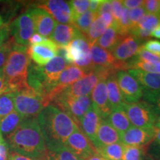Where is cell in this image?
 Instances as JSON below:
<instances>
[{"label": "cell", "instance_id": "1", "mask_svg": "<svg viewBox=\"0 0 160 160\" xmlns=\"http://www.w3.org/2000/svg\"><path fill=\"white\" fill-rule=\"evenodd\" d=\"M37 120L48 151L65 147L68 137L79 128L70 116L51 105L44 108Z\"/></svg>", "mask_w": 160, "mask_h": 160}, {"label": "cell", "instance_id": "2", "mask_svg": "<svg viewBox=\"0 0 160 160\" xmlns=\"http://www.w3.org/2000/svg\"><path fill=\"white\" fill-rule=\"evenodd\" d=\"M10 152L36 160H45L48 149L37 117L25 119L5 139Z\"/></svg>", "mask_w": 160, "mask_h": 160}, {"label": "cell", "instance_id": "3", "mask_svg": "<svg viewBox=\"0 0 160 160\" xmlns=\"http://www.w3.org/2000/svg\"><path fill=\"white\" fill-rule=\"evenodd\" d=\"M27 51L28 48L15 45L2 68L5 79L11 93L30 88L27 79L31 62Z\"/></svg>", "mask_w": 160, "mask_h": 160}, {"label": "cell", "instance_id": "4", "mask_svg": "<svg viewBox=\"0 0 160 160\" xmlns=\"http://www.w3.org/2000/svg\"><path fill=\"white\" fill-rule=\"evenodd\" d=\"M68 65H75L86 73L93 68L91 62V46L85 35L77 31L73 39L65 47L59 48V53Z\"/></svg>", "mask_w": 160, "mask_h": 160}, {"label": "cell", "instance_id": "5", "mask_svg": "<svg viewBox=\"0 0 160 160\" xmlns=\"http://www.w3.org/2000/svg\"><path fill=\"white\" fill-rule=\"evenodd\" d=\"M123 109L131 125L142 128H154L156 122L160 116V112L155 106L144 100H139L137 102H126Z\"/></svg>", "mask_w": 160, "mask_h": 160}, {"label": "cell", "instance_id": "6", "mask_svg": "<svg viewBox=\"0 0 160 160\" xmlns=\"http://www.w3.org/2000/svg\"><path fill=\"white\" fill-rule=\"evenodd\" d=\"M14 109L23 119L37 117L42 111L43 99L31 88L13 93Z\"/></svg>", "mask_w": 160, "mask_h": 160}, {"label": "cell", "instance_id": "7", "mask_svg": "<svg viewBox=\"0 0 160 160\" xmlns=\"http://www.w3.org/2000/svg\"><path fill=\"white\" fill-rule=\"evenodd\" d=\"M51 105L67 113L79 126L80 120L92 107V101L91 96L71 97L59 95Z\"/></svg>", "mask_w": 160, "mask_h": 160}, {"label": "cell", "instance_id": "8", "mask_svg": "<svg viewBox=\"0 0 160 160\" xmlns=\"http://www.w3.org/2000/svg\"><path fill=\"white\" fill-rule=\"evenodd\" d=\"M11 36L16 45L28 48L29 40L35 33V26L29 8L10 22Z\"/></svg>", "mask_w": 160, "mask_h": 160}, {"label": "cell", "instance_id": "9", "mask_svg": "<svg viewBox=\"0 0 160 160\" xmlns=\"http://www.w3.org/2000/svg\"><path fill=\"white\" fill-rule=\"evenodd\" d=\"M67 62L65 59L60 55H57L51 62L44 66H39L40 76L42 78V85L45 92L44 97V105L46 107V101L51 92L57 84L60 74L65 68Z\"/></svg>", "mask_w": 160, "mask_h": 160}, {"label": "cell", "instance_id": "10", "mask_svg": "<svg viewBox=\"0 0 160 160\" xmlns=\"http://www.w3.org/2000/svg\"><path fill=\"white\" fill-rule=\"evenodd\" d=\"M128 72L142 87L144 101L151 104L156 97L160 94V73H147L135 69Z\"/></svg>", "mask_w": 160, "mask_h": 160}, {"label": "cell", "instance_id": "11", "mask_svg": "<svg viewBox=\"0 0 160 160\" xmlns=\"http://www.w3.org/2000/svg\"><path fill=\"white\" fill-rule=\"evenodd\" d=\"M33 5L47 12L59 24L72 25L73 17L68 2L62 0H47L38 2Z\"/></svg>", "mask_w": 160, "mask_h": 160}, {"label": "cell", "instance_id": "12", "mask_svg": "<svg viewBox=\"0 0 160 160\" xmlns=\"http://www.w3.org/2000/svg\"><path fill=\"white\" fill-rule=\"evenodd\" d=\"M117 80L120 92L126 102H137L141 100L143 97L142 87L128 72H117Z\"/></svg>", "mask_w": 160, "mask_h": 160}, {"label": "cell", "instance_id": "13", "mask_svg": "<svg viewBox=\"0 0 160 160\" xmlns=\"http://www.w3.org/2000/svg\"><path fill=\"white\" fill-rule=\"evenodd\" d=\"M86 72L80 68L75 65H67L65 69L62 72L59 79L56 84L53 91L51 92L47 101L46 105H49L52 102L59 96L63 91L82 78L86 74Z\"/></svg>", "mask_w": 160, "mask_h": 160}, {"label": "cell", "instance_id": "14", "mask_svg": "<svg viewBox=\"0 0 160 160\" xmlns=\"http://www.w3.org/2000/svg\"><path fill=\"white\" fill-rule=\"evenodd\" d=\"M59 46L51 39H46L42 42L28 47V54L33 62L39 66H44L57 57Z\"/></svg>", "mask_w": 160, "mask_h": 160}, {"label": "cell", "instance_id": "15", "mask_svg": "<svg viewBox=\"0 0 160 160\" xmlns=\"http://www.w3.org/2000/svg\"><path fill=\"white\" fill-rule=\"evenodd\" d=\"M65 147L83 160L89 156L97 153L94 146L80 128L76 130L70 136L66 141Z\"/></svg>", "mask_w": 160, "mask_h": 160}, {"label": "cell", "instance_id": "16", "mask_svg": "<svg viewBox=\"0 0 160 160\" xmlns=\"http://www.w3.org/2000/svg\"><path fill=\"white\" fill-rule=\"evenodd\" d=\"M91 62L93 67L110 68L117 71H127V62H119L115 59L111 51L99 47L97 44L91 46Z\"/></svg>", "mask_w": 160, "mask_h": 160}, {"label": "cell", "instance_id": "17", "mask_svg": "<svg viewBox=\"0 0 160 160\" xmlns=\"http://www.w3.org/2000/svg\"><path fill=\"white\" fill-rule=\"evenodd\" d=\"M99 76L93 71L88 72L82 78L67 88L59 95L71 97H80L90 96L95 86L99 82Z\"/></svg>", "mask_w": 160, "mask_h": 160}, {"label": "cell", "instance_id": "18", "mask_svg": "<svg viewBox=\"0 0 160 160\" xmlns=\"http://www.w3.org/2000/svg\"><path fill=\"white\" fill-rule=\"evenodd\" d=\"M143 44L134 36L128 34L119 40L111 53L117 61L127 62L137 55L138 51Z\"/></svg>", "mask_w": 160, "mask_h": 160}, {"label": "cell", "instance_id": "19", "mask_svg": "<svg viewBox=\"0 0 160 160\" xmlns=\"http://www.w3.org/2000/svg\"><path fill=\"white\" fill-rule=\"evenodd\" d=\"M156 128H142L132 126L121 135V142L128 146L150 145L153 142Z\"/></svg>", "mask_w": 160, "mask_h": 160}, {"label": "cell", "instance_id": "20", "mask_svg": "<svg viewBox=\"0 0 160 160\" xmlns=\"http://www.w3.org/2000/svg\"><path fill=\"white\" fill-rule=\"evenodd\" d=\"M33 22L35 31L45 38H51L57 25V22L44 10L39 8L32 4L29 8Z\"/></svg>", "mask_w": 160, "mask_h": 160}, {"label": "cell", "instance_id": "21", "mask_svg": "<svg viewBox=\"0 0 160 160\" xmlns=\"http://www.w3.org/2000/svg\"><path fill=\"white\" fill-rule=\"evenodd\" d=\"M92 107L99 113L102 119H107L112 109L108 99L106 79H100L91 93Z\"/></svg>", "mask_w": 160, "mask_h": 160}, {"label": "cell", "instance_id": "22", "mask_svg": "<svg viewBox=\"0 0 160 160\" xmlns=\"http://www.w3.org/2000/svg\"><path fill=\"white\" fill-rule=\"evenodd\" d=\"M121 142V135L113 128L107 119H102L98 128L96 141L93 146L96 149L101 148L106 145Z\"/></svg>", "mask_w": 160, "mask_h": 160}, {"label": "cell", "instance_id": "23", "mask_svg": "<svg viewBox=\"0 0 160 160\" xmlns=\"http://www.w3.org/2000/svg\"><path fill=\"white\" fill-rule=\"evenodd\" d=\"M101 121L102 118L93 107L88 110L79 121V128L91 142L93 145L95 143L97 132Z\"/></svg>", "mask_w": 160, "mask_h": 160}, {"label": "cell", "instance_id": "24", "mask_svg": "<svg viewBox=\"0 0 160 160\" xmlns=\"http://www.w3.org/2000/svg\"><path fill=\"white\" fill-rule=\"evenodd\" d=\"M106 88H107L108 99L112 111L121 108H123L126 101L124 99L120 92L117 80V73L110 76L106 79Z\"/></svg>", "mask_w": 160, "mask_h": 160}, {"label": "cell", "instance_id": "25", "mask_svg": "<svg viewBox=\"0 0 160 160\" xmlns=\"http://www.w3.org/2000/svg\"><path fill=\"white\" fill-rule=\"evenodd\" d=\"M77 30L72 25L57 23L51 39L59 48H62L71 42L77 33Z\"/></svg>", "mask_w": 160, "mask_h": 160}, {"label": "cell", "instance_id": "26", "mask_svg": "<svg viewBox=\"0 0 160 160\" xmlns=\"http://www.w3.org/2000/svg\"><path fill=\"white\" fill-rule=\"evenodd\" d=\"M122 37L123 36L120 33L117 24L113 23L111 27L108 28L105 30L96 44L107 51L109 50V51H111V50L115 47Z\"/></svg>", "mask_w": 160, "mask_h": 160}, {"label": "cell", "instance_id": "27", "mask_svg": "<svg viewBox=\"0 0 160 160\" xmlns=\"http://www.w3.org/2000/svg\"><path fill=\"white\" fill-rule=\"evenodd\" d=\"M107 121L113 126V128L117 130L120 135L133 126L130 122L126 112L122 108L113 110L107 118Z\"/></svg>", "mask_w": 160, "mask_h": 160}, {"label": "cell", "instance_id": "28", "mask_svg": "<svg viewBox=\"0 0 160 160\" xmlns=\"http://www.w3.org/2000/svg\"><path fill=\"white\" fill-rule=\"evenodd\" d=\"M23 119L13 111L0 120V140L5 139L17 128Z\"/></svg>", "mask_w": 160, "mask_h": 160}, {"label": "cell", "instance_id": "29", "mask_svg": "<svg viewBox=\"0 0 160 160\" xmlns=\"http://www.w3.org/2000/svg\"><path fill=\"white\" fill-rule=\"evenodd\" d=\"M125 145L122 142L111 144L97 149V153L107 160H122Z\"/></svg>", "mask_w": 160, "mask_h": 160}, {"label": "cell", "instance_id": "30", "mask_svg": "<svg viewBox=\"0 0 160 160\" xmlns=\"http://www.w3.org/2000/svg\"><path fill=\"white\" fill-rule=\"evenodd\" d=\"M107 28L108 26L101 16H97L88 31L87 33L85 35L86 39L88 41L90 46L96 44L99 38L102 35V33Z\"/></svg>", "mask_w": 160, "mask_h": 160}, {"label": "cell", "instance_id": "31", "mask_svg": "<svg viewBox=\"0 0 160 160\" xmlns=\"http://www.w3.org/2000/svg\"><path fill=\"white\" fill-rule=\"evenodd\" d=\"M97 14L91 11H88L84 14L81 15L72 22V25L82 34L85 35L88 31L90 27L97 18Z\"/></svg>", "mask_w": 160, "mask_h": 160}, {"label": "cell", "instance_id": "32", "mask_svg": "<svg viewBox=\"0 0 160 160\" xmlns=\"http://www.w3.org/2000/svg\"><path fill=\"white\" fill-rule=\"evenodd\" d=\"M149 145L128 146L124 150L122 160H143L148 154Z\"/></svg>", "mask_w": 160, "mask_h": 160}, {"label": "cell", "instance_id": "33", "mask_svg": "<svg viewBox=\"0 0 160 160\" xmlns=\"http://www.w3.org/2000/svg\"><path fill=\"white\" fill-rule=\"evenodd\" d=\"M45 160H83L77 157L74 153L63 147L54 151H48Z\"/></svg>", "mask_w": 160, "mask_h": 160}, {"label": "cell", "instance_id": "34", "mask_svg": "<svg viewBox=\"0 0 160 160\" xmlns=\"http://www.w3.org/2000/svg\"><path fill=\"white\" fill-rule=\"evenodd\" d=\"M14 111L13 93L0 95V120Z\"/></svg>", "mask_w": 160, "mask_h": 160}, {"label": "cell", "instance_id": "35", "mask_svg": "<svg viewBox=\"0 0 160 160\" xmlns=\"http://www.w3.org/2000/svg\"><path fill=\"white\" fill-rule=\"evenodd\" d=\"M160 25V17L157 15L146 13L138 23L137 28L152 32Z\"/></svg>", "mask_w": 160, "mask_h": 160}, {"label": "cell", "instance_id": "36", "mask_svg": "<svg viewBox=\"0 0 160 160\" xmlns=\"http://www.w3.org/2000/svg\"><path fill=\"white\" fill-rule=\"evenodd\" d=\"M68 2L71 6L73 21L86 13L90 5L89 0H73Z\"/></svg>", "mask_w": 160, "mask_h": 160}, {"label": "cell", "instance_id": "37", "mask_svg": "<svg viewBox=\"0 0 160 160\" xmlns=\"http://www.w3.org/2000/svg\"><path fill=\"white\" fill-rule=\"evenodd\" d=\"M15 45L14 40L12 39V37H10L8 40L0 48V70L3 68L10 53L13 50Z\"/></svg>", "mask_w": 160, "mask_h": 160}, {"label": "cell", "instance_id": "38", "mask_svg": "<svg viewBox=\"0 0 160 160\" xmlns=\"http://www.w3.org/2000/svg\"><path fill=\"white\" fill-rule=\"evenodd\" d=\"M135 59L139 62H143L154 63L160 62V56L153 54L151 52L145 51L141 46L138 51L137 55L135 57Z\"/></svg>", "mask_w": 160, "mask_h": 160}, {"label": "cell", "instance_id": "39", "mask_svg": "<svg viewBox=\"0 0 160 160\" xmlns=\"http://www.w3.org/2000/svg\"><path fill=\"white\" fill-rule=\"evenodd\" d=\"M145 14L146 12L142 7L137 8L133 9L129 11V17L130 22H131V31L137 28L138 23L139 22V21L142 19V18Z\"/></svg>", "mask_w": 160, "mask_h": 160}, {"label": "cell", "instance_id": "40", "mask_svg": "<svg viewBox=\"0 0 160 160\" xmlns=\"http://www.w3.org/2000/svg\"><path fill=\"white\" fill-rule=\"evenodd\" d=\"M142 8L146 13L157 15L160 17V5L158 0H146L143 2Z\"/></svg>", "mask_w": 160, "mask_h": 160}, {"label": "cell", "instance_id": "41", "mask_svg": "<svg viewBox=\"0 0 160 160\" xmlns=\"http://www.w3.org/2000/svg\"><path fill=\"white\" fill-rule=\"evenodd\" d=\"M111 7L112 16H113L115 23H117L122 14L125 7L122 5V2L119 1V0H113V1H111Z\"/></svg>", "mask_w": 160, "mask_h": 160}, {"label": "cell", "instance_id": "42", "mask_svg": "<svg viewBox=\"0 0 160 160\" xmlns=\"http://www.w3.org/2000/svg\"><path fill=\"white\" fill-rule=\"evenodd\" d=\"M142 47L145 51L151 52L153 54L160 56V41L159 40L150 39L145 43H143Z\"/></svg>", "mask_w": 160, "mask_h": 160}, {"label": "cell", "instance_id": "43", "mask_svg": "<svg viewBox=\"0 0 160 160\" xmlns=\"http://www.w3.org/2000/svg\"><path fill=\"white\" fill-rule=\"evenodd\" d=\"M151 31H145V30H142L136 28L133 30H132L131 32V34L133 35L139 41L141 42L143 44L144 42L148 41L152 37H151Z\"/></svg>", "mask_w": 160, "mask_h": 160}, {"label": "cell", "instance_id": "44", "mask_svg": "<svg viewBox=\"0 0 160 160\" xmlns=\"http://www.w3.org/2000/svg\"><path fill=\"white\" fill-rule=\"evenodd\" d=\"M11 37V28L10 22L4 23L2 27H0V48L5 44Z\"/></svg>", "mask_w": 160, "mask_h": 160}, {"label": "cell", "instance_id": "45", "mask_svg": "<svg viewBox=\"0 0 160 160\" xmlns=\"http://www.w3.org/2000/svg\"><path fill=\"white\" fill-rule=\"evenodd\" d=\"M104 13H110L112 14V7H111V1L110 0H103L100 5L99 11H98L97 15L100 16Z\"/></svg>", "mask_w": 160, "mask_h": 160}, {"label": "cell", "instance_id": "46", "mask_svg": "<svg viewBox=\"0 0 160 160\" xmlns=\"http://www.w3.org/2000/svg\"><path fill=\"white\" fill-rule=\"evenodd\" d=\"M122 2V5L125 8L127 9H135L137 8L142 7L143 2L142 0H124Z\"/></svg>", "mask_w": 160, "mask_h": 160}, {"label": "cell", "instance_id": "47", "mask_svg": "<svg viewBox=\"0 0 160 160\" xmlns=\"http://www.w3.org/2000/svg\"><path fill=\"white\" fill-rule=\"evenodd\" d=\"M5 93H11V92H10V90L6 83L2 69H1L0 70V95Z\"/></svg>", "mask_w": 160, "mask_h": 160}, {"label": "cell", "instance_id": "48", "mask_svg": "<svg viewBox=\"0 0 160 160\" xmlns=\"http://www.w3.org/2000/svg\"><path fill=\"white\" fill-rule=\"evenodd\" d=\"M47 39V38H45L42 36H41L39 33H36L31 37V39L29 40V46L30 45H37V44H39L42 42L43 41Z\"/></svg>", "mask_w": 160, "mask_h": 160}, {"label": "cell", "instance_id": "49", "mask_svg": "<svg viewBox=\"0 0 160 160\" xmlns=\"http://www.w3.org/2000/svg\"><path fill=\"white\" fill-rule=\"evenodd\" d=\"M102 1L103 0H91L89 5L90 9H91L90 11L97 14L98 11H99V8Z\"/></svg>", "mask_w": 160, "mask_h": 160}, {"label": "cell", "instance_id": "50", "mask_svg": "<svg viewBox=\"0 0 160 160\" xmlns=\"http://www.w3.org/2000/svg\"><path fill=\"white\" fill-rule=\"evenodd\" d=\"M7 160H36L33 159H31V158L25 157V156L18 154V153H13V152H10L8 157Z\"/></svg>", "mask_w": 160, "mask_h": 160}, {"label": "cell", "instance_id": "51", "mask_svg": "<svg viewBox=\"0 0 160 160\" xmlns=\"http://www.w3.org/2000/svg\"><path fill=\"white\" fill-rule=\"evenodd\" d=\"M84 160H105L104 158H102L100 156L99 153H94V154L89 156L88 157H87L86 159H85Z\"/></svg>", "mask_w": 160, "mask_h": 160}, {"label": "cell", "instance_id": "52", "mask_svg": "<svg viewBox=\"0 0 160 160\" xmlns=\"http://www.w3.org/2000/svg\"><path fill=\"white\" fill-rule=\"evenodd\" d=\"M151 105L155 106L156 108L160 112V94L158 95L157 97H156L155 99H153V102L151 103Z\"/></svg>", "mask_w": 160, "mask_h": 160}, {"label": "cell", "instance_id": "53", "mask_svg": "<svg viewBox=\"0 0 160 160\" xmlns=\"http://www.w3.org/2000/svg\"><path fill=\"white\" fill-rule=\"evenodd\" d=\"M151 37L160 39V25L153 30L151 33Z\"/></svg>", "mask_w": 160, "mask_h": 160}, {"label": "cell", "instance_id": "54", "mask_svg": "<svg viewBox=\"0 0 160 160\" xmlns=\"http://www.w3.org/2000/svg\"><path fill=\"white\" fill-rule=\"evenodd\" d=\"M153 141L157 143H160V129H156V133Z\"/></svg>", "mask_w": 160, "mask_h": 160}, {"label": "cell", "instance_id": "55", "mask_svg": "<svg viewBox=\"0 0 160 160\" xmlns=\"http://www.w3.org/2000/svg\"><path fill=\"white\" fill-rule=\"evenodd\" d=\"M154 128L156 129H160V116L158 117L157 122H156V123L154 125Z\"/></svg>", "mask_w": 160, "mask_h": 160}, {"label": "cell", "instance_id": "56", "mask_svg": "<svg viewBox=\"0 0 160 160\" xmlns=\"http://www.w3.org/2000/svg\"><path fill=\"white\" fill-rule=\"evenodd\" d=\"M143 160H157V159H156L155 158H153L151 155H150L148 153V154L145 156V157L144 158Z\"/></svg>", "mask_w": 160, "mask_h": 160}, {"label": "cell", "instance_id": "57", "mask_svg": "<svg viewBox=\"0 0 160 160\" xmlns=\"http://www.w3.org/2000/svg\"><path fill=\"white\" fill-rule=\"evenodd\" d=\"M3 24H4V22L2 19V17L1 15H0V27H2V26L3 25Z\"/></svg>", "mask_w": 160, "mask_h": 160}, {"label": "cell", "instance_id": "58", "mask_svg": "<svg viewBox=\"0 0 160 160\" xmlns=\"http://www.w3.org/2000/svg\"><path fill=\"white\" fill-rule=\"evenodd\" d=\"M0 160H6V159H4V158L0 157Z\"/></svg>", "mask_w": 160, "mask_h": 160}, {"label": "cell", "instance_id": "59", "mask_svg": "<svg viewBox=\"0 0 160 160\" xmlns=\"http://www.w3.org/2000/svg\"><path fill=\"white\" fill-rule=\"evenodd\" d=\"M159 5H160V1H159Z\"/></svg>", "mask_w": 160, "mask_h": 160}, {"label": "cell", "instance_id": "60", "mask_svg": "<svg viewBox=\"0 0 160 160\" xmlns=\"http://www.w3.org/2000/svg\"><path fill=\"white\" fill-rule=\"evenodd\" d=\"M105 160H107V159H105Z\"/></svg>", "mask_w": 160, "mask_h": 160}]
</instances>
